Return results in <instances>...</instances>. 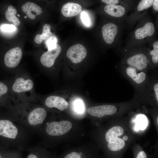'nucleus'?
Returning a JSON list of instances; mask_svg holds the SVG:
<instances>
[{"label": "nucleus", "mask_w": 158, "mask_h": 158, "mask_svg": "<svg viewBox=\"0 0 158 158\" xmlns=\"http://www.w3.org/2000/svg\"><path fill=\"white\" fill-rule=\"evenodd\" d=\"M156 28L155 23L147 12L138 22L129 34L125 49L149 44L156 38Z\"/></svg>", "instance_id": "nucleus-1"}, {"label": "nucleus", "mask_w": 158, "mask_h": 158, "mask_svg": "<svg viewBox=\"0 0 158 158\" xmlns=\"http://www.w3.org/2000/svg\"><path fill=\"white\" fill-rule=\"evenodd\" d=\"M124 124L114 126L109 129L105 135L107 147L111 153L110 158H122L129 142L131 135Z\"/></svg>", "instance_id": "nucleus-2"}, {"label": "nucleus", "mask_w": 158, "mask_h": 158, "mask_svg": "<svg viewBox=\"0 0 158 158\" xmlns=\"http://www.w3.org/2000/svg\"><path fill=\"white\" fill-rule=\"evenodd\" d=\"M120 51L121 60L120 63L146 72L151 68L147 47L145 45L129 49L122 48Z\"/></svg>", "instance_id": "nucleus-3"}, {"label": "nucleus", "mask_w": 158, "mask_h": 158, "mask_svg": "<svg viewBox=\"0 0 158 158\" xmlns=\"http://www.w3.org/2000/svg\"><path fill=\"white\" fill-rule=\"evenodd\" d=\"M118 67L121 75L133 87L135 94L133 98L136 100L144 92L150 80L147 72L120 63Z\"/></svg>", "instance_id": "nucleus-4"}, {"label": "nucleus", "mask_w": 158, "mask_h": 158, "mask_svg": "<svg viewBox=\"0 0 158 158\" xmlns=\"http://www.w3.org/2000/svg\"><path fill=\"white\" fill-rule=\"evenodd\" d=\"M126 27V23L118 21L104 24L101 29L104 42L108 45H111L115 42L121 43L122 32Z\"/></svg>", "instance_id": "nucleus-5"}, {"label": "nucleus", "mask_w": 158, "mask_h": 158, "mask_svg": "<svg viewBox=\"0 0 158 158\" xmlns=\"http://www.w3.org/2000/svg\"><path fill=\"white\" fill-rule=\"evenodd\" d=\"M154 0H138L133 7L131 13L127 16L126 26L132 28L138 22L147 12L148 9L152 7Z\"/></svg>", "instance_id": "nucleus-6"}, {"label": "nucleus", "mask_w": 158, "mask_h": 158, "mask_svg": "<svg viewBox=\"0 0 158 158\" xmlns=\"http://www.w3.org/2000/svg\"><path fill=\"white\" fill-rule=\"evenodd\" d=\"M136 100L141 104L158 107V80L150 79L144 92Z\"/></svg>", "instance_id": "nucleus-7"}, {"label": "nucleus", "mask_w": 158, "mask_h": 158, "mask_svg": "<svg viewBox=\"0 0 158 158\" xmlns=\"http://www.w3.org/2000/svg\"><path fill=\"white\" fill-rule=\"evenodd\" d=\"M132 10L130 8L118 5H106L104 7L107 15L116 19L117 21L126 23L128 12Z\"/></svg>", "instance_id": "nucleus-8"}, {"label": "nucleus", "mask_w": 158, "mask_h": 158, "mask_svg": "<svg viewBox=\"0 0 158 158\" xmlns=\"http://www.w3.org/2000/svg\"><path fill=\"white\" fill-rule=\"evenodd\" d=\"M72 127L71 123L63 120L59 122L53 121L46 126L45 130L47 133L52 136L61 135L69 131Z\"/></svg>", "instance_id": "nucleus-9"}, {"label": "nucleus", "mask_w": 158, "mask_h": 158, "mask_svg": "<svg viewBox=\"0 0 158 158\" xmlns=\"http://www.w3.org/2000/svg\"><path fill=\"white\" fill-rule=\"evenodd\" d=\"M87 51L82 45L77 44L70 47L68 49L66 55L73 63H78L82 61L86 57Z\"/></svg>", "instance_id": "nucleus-10"}, {"label": "nucleus", "mask_w": 158, "mask_h": 158, "mask_svg": "<svg viewBox=\"0 0 158 158\" xmlns=\"http://www.w3.org/2000/svg\"><path fill=\"white\" fill-rule=\"evenodd\" d=\"M22 56L21 49L18 47L12 48L5 54L4 58L6 66L9 68L16 67L20 62Z\"/></svg>", "instance_id": "nucleus-11"}, {"label": "nucleus", "mask_w": 158, "mask_h": 158, "mask_svg": "<svg viewBox=\"0 0 158 158\" xmlns=\"http://www.w3.org/2000/svg\"><path fill=\"white\" fill-rule=\"evenodd\" d=\"M17 128L10 121L0 120V135L8 138L15 139L18 134Z\"/></svg>", "instance_id": "nucleus-12"}, {"label": "nucleus", "mask_w": 158, "mask_h": 158, "mask_svg": "<svg viewBox=\"0 0 158 158\" xmlns=\"http://www.w3.org/2000/svg\"><path fill=\"white\" fill-rule=\"evenodd\" d=\"M61 47L57 44L56 47L44 52L41 55L40 61L42 64L47 67H51L54 64L55 61L60 54Z\"/></svg>", "instance_id": "nucleus-13"}, {"label": "nucleus", "mask_w": 158, "mask_h": 158, "mask_svg": "<svg viewBox=\"0 0 158 158\" xmlns=\"http://www.w3.org/2000/svg\"><path fill=\"white\" fill-rule=\"evenodd\" d=\"M47 116L46 110L43 108H35L29 113L28 121L30 125L35 126L42 123Z\"/></svg>", "instance_id": "nucleus-14"}, {"label": "nucleus", "mask_w": 158, "mask_h": 158, "mask_svg": "<svg viewBox=\"0 0 158 158\" xmlns=\"http://www.w3.org/2000/svg\"><path fill=\"white\" fill-rule=\"evenodd\" d=\"M45 103L46 106L49 108L54 107L61 111L65 110L68 106V103L64 98L54 95L47 97L45 100Z\"/></svg>", "instance_id": "nucleus-15"}, {"label": "nucleus", "mask_w": 158, "mask_h": 158, "mask_svg": "<svg viewBox=\"0 0 158 158\" xmlns=\"http://www.w3.org/2000/svg\"><path fill=\"white\" fill-rule=\"evenodd\" d=\"M33 86V82L31 80H25L22 77H18L16 80L12 89L15 92L20 93L31 90Z\"/></svg>", "instance_id": "nucleus-16"}, {"label": "nucleus", "mask_w": 158, "mask_h": 158, "mask_svg": "<svg viewBox=\"0 0 158 158\" xmlns=\"http://www.w3.org/2000/svg\"><path fill=\"white\" fill-rule=\"evenodd\" d=\"M151 68L158 66V38H155L147 47Z\"/></svg>", "instance_id": "nucleus-17"}, {"label": "nucleus", "mask_w": 158, "mask_h": 158, "mask_svg": "<svg viewBox=\"0 0 158 158\" xmlns=\"http://www.w3.org/2000/svg\"><path fill=\"white\" fill-rule=\"evenodd\" d=\"M23 11L25 13L28 18L34 19L35 16L41 14L42 9L39 6L31 2H28L22 6Z\"/></svg>", "instance_id": "nucleus-18"}, {"label": "nucleus", "mask_w": 158, "mask_h": 158, "mask_svg": "<svg viewBox=\"0 0 158 158\" xmlns=\"http://www.w3.org/2000/svg\"><path fill=\"white\" fill-rule=\"evenodd\" d=\"M82 10L81 6L79 4L73 2H68L62 7L61 12L66 17L75 16L80 13Z\"/></svg>", "instance_id": "nucleus-19"}, {"label": "nucleus", "mask_w": 158, "mask_h": 158, "mask_svg": "<svg viewBox=\"0 0 158 158\" xmlns=\"http://www.w3.org/2000/svg\"><path fill=\"white\" fill-rule=\"evenodd\" d=\"M17 10L12 5H10L5 12V16L6 19L8 21L12 22L14 25L18 26L20 24V21L15 16Z\"/></svg>", "instance_id": "nucleus-20"}, {"label": "nucleus", "mask_w": 158, "mask_h": 158, "mask_svg": "<svg viewBox=\"0 0 158 158\" xmlns=\"http://www.w3.org/2000/svg\"><path fill=\"white\" fill-rule=\"evenodd\" d=\"M26 158H51L46 152L34 151L31 152Z\"/></svg>", "instance_id": "nucleus-21"}, {"label": "nucleus", "mask_w": 158, "mask_h": 158, "mask_svg": "<svg viewBox=\"0 0 158 158\" xmlns=\"http://www.w3.org/2000/svg\"><path fill=\"white\" fill-rule=\"evenodd\" d=\"M45 40L46 45L48 50H51L55 48L57 44V39L56 37L51 35Z\"/></svg>", "instance_id": "nucleus-22"}, {"label": "nucleus", "mask_w": 158, "mask_h": 158, "mask_svg": "<svg viewBox=\"0 0 158 158\" xmlns=\"http://www.w3.org/2000/svg\"><path fill=\"white\" fill-rule=\"evenodd\" d=\"M51 26L48 24H44L43 27V31L42 34L43 40H45L49 36L52 35L50 31Z\"/></svg>", "instance_id": "nucleus-23"}, {"label": "nucleus", "mask_w": 158, "mask_h": 158, "mask_svg": "<svg viewBox=\"0 0 158 158\" xmlns=\"http://www.w3.org/2000/svg\"><path fill=\"white\" fill-rule=\"evenodd\" d=\"M81 19L84 24L89 27L90 25V21L89 16L86 12L83 11L81 14Z\"/></svg>", "instance_id": "nucleus-24"}, {"label": "nucleus", "mask_w": 158, "mask_h": 158, "mask_svg": "<svg viewBox=\"0 0 158 158\" xmlns=\"http://www.w3.org/2000/svg\"><path fill=\"white\" fill-rule=\"evenodd\" d=\"M84 106L83 102L80 100H78L75 103V109L77 112L81 113L84 110Z\"/></svg>", "instance_id": "nucleus-25"}, {"label": "nucleus", "mask_w": 158, "mask_h": 158, "mask_svg": "<svg viewBox=\"0 0 158 158\" xmlns=\"http://www.w3.org/2000/svg\"><path fill=\"white\" fill-rule=\"evenodd\" d=\"M133 152L134 158H147L146 153L142 150H135Z\"/></svg>", "instance_id": "nucleus-26"}, {"label": "nucleus", "mask_w": 158, "mask_h": 158, "mask_svg": "<svg viewBox=\"0 0 158 158\" xmlns=\"http://www.w3.org/2000/svg\"><path fill=\"white\" fill-rule=\"evenodd\" d=\"M1 29L3 31L10 32L14 31L16 30V27L13 24H4L1 26Z\"/></svg>", "instance_id": "nucleus-27"}, {"label": "nucleus", "mask_w": 158, "mask_h": 158, "mask_svg": "<svg viewBox=\"0 0 158 158\" xmlns=\"http://www.w3.org/2000/svg\"><path fill=\"white\" fill-rule=\"evenodd\" d=\"M8 88L7 86L2 82H0V96L6 94L8 91Z\"/></svg>", "instance_id": "nucleus-28"}, {"label": "nucleus", "mask_w": 158, "mask_h": 158, "mask_svg": "<svg viewBox=\"0 0 158 158\" xmlns=\"http://www.w3.org/2000/svg\"><path fill=\"white\" fill-rule=\"evenodd\" d=\"M153 12L154 14H158V0H154L152 6Z\"/></svg>", "instance_id": "nucleus-29"}, {"label": "nucleus", "mask_w": 158, "mask_h": 158, "mask_svg": "<svg viewBox=\"0 0 158 158\" xmlns=\"http://www.w3.org/2000/svg\"><path fill=\"white\" fill-rule=\"evenodd\" d=\"M43 40L42 34H37L35 37L34 40L38 44L41 43Z\"/></svg>", "instance_id": "nucleus-30"}, {"label": "nucleus", "mask_w": 158, "mask_h": 158, "mask_svg": "<svg viewBox=\"0 0 158 158\" xmlns=\"http://www.w3.org/2000/svg\"><path fill=\"white\" fill-rule=\"evenodd\" d=\"M155 24L156 29L158 31V14H157L156 16Z\"/></svg>", "instance_id": "nucleus-31"}, {"label": "nucleus", "mask_w": 158, "mask_h": 158, "mask_svg": "<svg viewBox=\"0 0 158 158\" xmlns=\"http://www.w3.org/2000/svg\"><path fill=\"white\" fill-rule=\"evenodd\" d=\"M156 121H157V125L158 127V113H157V117H156Z\"/></svg>", "instance_id": "nucleus-32"}, {"label": "nucleus", "mask_w": 158, "mask_h": 158, "mask_svg": "<svg viewBox=\"0 0 158 158\" xmlns=\"http://www.w3.org/2000/svg\"><path fill=\"white\" fill-rule=\"evenodd\" d=\"M27 16H24V17L25 18H27Z\"/></svg>", "instance_id": "nucleus-33"}, {"label": "nucleus", "mask_w": 158, "mask_h": 158, "mask_svg": "<svg viewBox=\"0 0 158 158\" xmlns=\"http://www.w3.org/2000/svg\"><path fill=\"white\" fill-rule=\"evenodd\" d=\"M17 16H18V17H20V15L19 14H18L17 15Z\"/></svg>", "instance_id": "nucleus-34"}]
</instances>
